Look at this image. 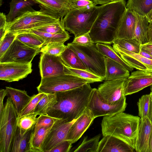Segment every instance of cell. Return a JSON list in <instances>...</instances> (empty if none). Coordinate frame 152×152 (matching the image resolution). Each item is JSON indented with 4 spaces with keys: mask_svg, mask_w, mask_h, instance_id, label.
<instances>
[{
    "mask_svg": "<svg viewBox=\"0 0 152 152\" xmlns=\"http://www.w3.org/2000/svg\"><path fill=\"white\" fill-rule=\"evenodd\" d=\"M117 0H110V1H114Z\"/></svg>",
    "mask_w": 152,
    "mask_h": 152,
    "instance_id": "60",
    "label": "cell"
},
{
    "mask_svg": "<svg viewBox=\"0 0 152 152\" xmlns=\"http://www.w3.org/2000/svg\"><path fill=\"white\" fill-rule=\"evenodd\" d=\"M148 118L152 124V100L151 99Z\"/></svg>",
    "mask_w": 152,
    "mask_h": 152,
    "instance_id": "51",
    "label": "cell"
},
{
    "mask_svg": "<svg viewBox=\"0 0 152 152\" xmlns=\"http://www.w3.org/2000/svg\"><path fill=\"white\" fill-rule=\"evenodd\" d=\"M149 152H152V130L149 140Z\"/></svg>",
    "mask_w": 152,
    "mask_h": 152,
    "instance_id": "55",
    "label": "cell"
},
{
    "mask_svg": "<svg viewBox=\"0 0 152 152\" xmlns=\"http://www.w3.org/2000/svg\"><path fill=\"white\" fill-rule=\"evenodd\" d=\"M126 98L114 105H110L104 101L100 97L97 89H92L87 108L95 118L110 115L124 112L127 106Z\"/></svg>",
    "mask_w": 152,
    "mask_h": 152,
    "instance_id": "10",
    "label": "cell"
},
{
    "mask_svg": "<svg viewBox=\"0 0 152 152\" xmlns=\"http://www.w3.org/2000/svg\"><path fill=\"white\" fill-rule=\"evenodd\" d=\"M100 10V6L90 8L73 9L61 20L65 30L73 34L75 37L89 32Z\"/></svg>",
    "mask_w": 152,
    "mask_h": 152,
    "instance_id": "4",
    "label": "cell"
},
{
    "mask_svg": "<svg viewBox=\"0 0 152 152\" xmlns=\"http://www.w3.org/2000/svg\"><path fill=\"white\" fill-rule=\"evenodd\" d=\"M135 150L125 142L113 136L107 135L99 142L97 152H133Z\"/></svg>",
    "mask_w": 152,
    "mask_h": 152,
    "instance_id": "19",
    "label": "cell"
},
{
    "mask_svg": "<svg viewBox=\"0 0 152 152\" xmlns=\"http://www.w3.org/2000/svg\"><path fill=\"white\" fill-rule=\"evenodd\" d=\"M72 42L84 46H90L94 44L89 32L75 37Z\"/></svg>",
    "mask_w": 152,
    "mask_h": 152,
    "instance_id": "44",
    "label": "cell"
},
{
    "mask_svg": "<svg viewBox=\"0 0 152 152\" xmlns=\"http://www.w3.org/2000/svg\"><path fill=\"white\" fill-rule=\"evenodd\" d=\"M90 83L70 90L55 93L56 102L47 115L70 122L77 119L87 107L92 90Z\"/></svg>",
    "mask_w": 152,
    "mask_h": 152,
    "instance_id": "2",
    "label": "cell"
},
{
    "mask_svg": "<svg viewBox=\"0 0 152 152\" xmlns=\"http://www.w3.org/2000/svg\"><path fill=\"white\" fill-rule=\"evenodd\" d=\"M76 119L68 122L58 119L45 137L42 147V152H48L60 142L66 140L69 130Z\"/></svg>",
    "mask_w": 152,
    "mask_h": 152,
    "instance_id": "12",
    "label": "cell"
},
{
    "mask_svg": "<svg viewBox=\"0 0 152 152\" xmlns=\"http://www.w3.org/2000/svg\"><path fill=\"white\" fill-rule=\"evenodd\" d=\"M36 4L34 0H11L10 10L6 15L7 23L26 12L35 11L32 7Z\"/></svg>",
    "mask_w": 152,
    "mask_h": 152,
    "instance_id": "22",
    "label": "cell"
},
{
    "mask_svg": "<svg viewBox=\"0 0 152 152\" xmlns=\"http://www.w3.org/2000/svg\"><path fill=\"white\" fill-rule=\"evenodd\" d=\"M152 84V72L137 70L132 72L126 79L125 95L137 93Z\"/></svg>",
    "mask_w": 152,
    "mask_h": 152,
    "instance_id": "15",
    "label": "cell"
},
{
    "mask_svg": "<svg viewBox=\"0 0 152 152\" xmlns=\"http://www.w3.org/2000/svg\"><path fill=\"white\" fill-rule=\"evenodd\" d=\"M96 45L98 50L105 57L121 64L129 72H132L134 68L128 64L111 46L101 43H97Z\"/></svg>",
    "mask_w": 152,
    "mask_h": 152,
    "instance_id": "30",
    "label": "cell"
},
{
    "mask_svg": "<svg viewBox=\"0 0 152 152\" xmlns=\"http://www.w3.org/2000/svg\"><path fill=\"white\" fill-rule=\"evenodd\" d=\"M65 65L59 56L42 53L39 67L41 78L66 74Z\"/></svg>",
    "mask_w": 152,
    "mask_h": 152,
    "instance_id": "14",
    "label": "cell"
},
{
    "mask_svg": "<svg viewBox=\"0 0 152 152\" xmlns=\"http://www.w3.org/2000/svg\"><path fill=\"white\" fill-rule=\"evenodd\" d=\"M67 45L76 53L88 71L103 80L106 74L105 57L98 50L96 44L84 46L72 42Z\"/></svg>",
    "mask_w": 152,
    "mask_h": 152,
    "instance_id": "7",
    "label": "cell"
},
{
    "mask_svg": "<svg viewBox=\"0 0 152 152\" xmlns=\"http://www.w3.org/2000/svg\"><path fill=\"white\" fill-rule=\"evenodd\" d=\"M60 19L41 10L29 12L17 17L12 22L7 23V31L17 34L56 23Z\"/></svg>",
    "mask_w": 152,
    "mask_h": 152,
    "instance_id": "5",
    "label": "cell"
},
{
    "mask_svg": "<svg viewBox=\"0 0 152 152\" xmlns=\"http://www.w3.org/2000/svg\"><path fill=\"white\" fill-rule=\"evenodd\" d=\"M7 22L6 15L3 12L0 13V29L6 30Z\"/></svg>",
    "mask_w": 152,
    "mask_h": 152,
    "instance_id": "47",
    "label": "cell"
},
{
    "mask_svg": "<svg viewBox=\"0 0 152 152\" xmlns=\"http://www.w3.org/2000/svg\"><path fill=\"white\" fill-rule=\"evenodd\" d=\"M2 0H0V5L1 6V5L2 4Z\"/></svg>",
    "mask_w": 152,
    "mask_h": 152,
    "instance_id": "59",
    "label": "cell"
},
{
    "mask_svg": "<svg viewBox=\"0 0 152 152\" xmlns=\"http://www.w3.org/2000/svg\"><path fill=\"white\" fill-rule=\"evenodd\" d=\"M71 3L72 9L90 8L96 5L90 0H72Z\"/></svg>",
    "mask_w": 152,
    "mask_h": 152,
    "instance_id": "45",
    "label": "cell"
},
{
    "mask_svg": "<svg viewBox=\"0 0 152 152\" xmlns=\"http://www.w3.org/2000/svg\"><path fill=\"white\" fill-rule=\"evenodd\" d=\"M136 17V22L133 38L141 44L148 42V21L145 16L139 15L134 12Z\"/></svg>",
    "mask_w": 152,
    "mask_h": 152,
    "instance_id": "26",
    "label": "cell"
},
{
    "mask_svg": "<svg viewBox=\"0 0 152 152\" xmlns=\"http://www.w3.org/2000/svg\"><path fill=\"white\" fill-rule=\"evenodd\" d=\"M113 46L115 51L132 67L152 72V59L122 48L114 44Z\"/></svg>",
    "mask_w": 152,
    "mask_h": 152,
    "instance_id": "16",
    "label": "cell"
},
{
    "mask_svg": "<svg viewBox=\"0 0 152 152\" xmlns=\"http://www.w3.org/2000/svg\"><path fill=\"white\" fill-rule=\"evenodd\" d=\"M34 128L22 135L17 126L12 139L10 152H28L29 141Z\"/></svg>",
    "mask_w": 152,
    "mask_h": 152,
    "instance_id": "25",
    "label": "cell"
},
{
    "mask_svg": "<svg viewBox=\"0 0 152 152\" xmlns=\"http://www.w3.org/2000/svg\"><path fill=\"white\" fill-rule=\"evenodd\" d=\"M139 54L145 57L152 59V56L145 52L140 50Z\"/></svg>",
    "mask_w": 152,
    "mask_h": 152,
    "instance_id": "53",
    "label": "cell"
},
{
    "mask_svg": "<svg viewBox=\"0 0 152 152\" xmlns=\"http://www.w3.org/2000/svg\"><path fill=\"white\" fill-rule=\"evenodd\" d=\"M141 50L148 53L152 56V50L141 48Z\"/></svg>",
    "mask_w": 152,
    "mask_h": 152,
    "instance_id": "56",
    "label": "cell"
},
{
    "mask_svg": "<svg viewBox=\"0 0 152 152\" xmlns=\"http://www.w3.org/2000/svg\"><path fill=\"white\" fill-rule=\"evenodd\" d=\"M145 49L152 50V42H148L141 45V49Z\"/></svg>",
    "mask_w": 152,
    "mask_h": 152,
    "instance_id": "52",
    "label": "cell"
},
{
    "mask_svg": "<svg viewBox=\"0 0 152 152\" xmlns=\"http://www.w3.org/2000/svg\"><path fill=\"white\" fill-rule=\"evenodd\" d=\"M65 74L74 75L86 79L91 83L101 82L103 80L101 77L87 70L71 68L66 66Z\"/></svg>",
    "mask_w": 152,
    "mask_h": 152,
    "instance_id": "36",
    "label": "cell"
},
{
    "mask_svg": "<svg viewBox=\"0 0 152 152\" xmlns=\"http://www.w3.org/2000/svg\"><path fill=\"white\" fill-rule=\"evenodd\" d=\"M113 43L127 50L139 53L141 50V44L134 39H116Z\"/></svg>",
    "mask_w": 152,
    "mask_h": 152,
    "instance_id": "37",
    "label": "cell"
},
{
    "mask_svg": "<svg viewBox=\"0 0 152 152\" xmlns=\"http://www.w3.org/2000/svg\"><path fill=\"white\" fill-rule=\"evenodd\" d=\"M149 23H152V9L146 16Z\"/></svg>",
    "mask_w": 152,
    "mask_h": 152,
    "instance_id": "54",
    "label": "cell"
},
{
    "mask_svg": "<svg viewBox=\"0 0 152 152\" xmlns=\"http://www.w3.org/2000/svg\"><path fill=\"white\" fill-rule=\"evenodd\" d=\"M7 95L9 96L15 108L18 116L31 98L25 90L6 87Z\"/></svg>",
    "mask_w": 152,
    "mask_h": 152,
    "instance_id": "24",
    "label": "cell"
},
{
    "mask_svg": "<svg viewBox=\"0 0 152 152\" xmlns=\"http://www.w3.org/2000/svg\"><path fill=\"white\" fill-rule=\"evenodd\" d=\"M136 20L134 12L127 9L118 30L116 39L133 38Z\"/></svg>",
    "mask_w": 152,
    "mask_h": 152,
    "instance_id": "21",
    "label": "cell"
},
{
    "mask_svg": "<svg viewBox=\"0 0 152 152\" xmlns=\"http://www.w3.org/2000/svg\"><path fill=\"white\" fill-rule=\"evenodd\" d=\"M34 30L51 34H57L65 30L62 24L61 20H60L56 23Z\"/></svg>",
    "mask_w": 152,
    "mask_h": 152,
    "instance_id": "43",
    "label": "cell"
},
{
    "mask_svg": "<svg viewBox=\"0 0 152 152\" xmlns=\"http://www.w3.org/2000/svg\"><path fill=\"white\" fill-rule=\"evenodd\" d=\"M26 32L34 33L41 37L45 41L43 46L51 42H60L64 43L70 37L69 33L65 30L57 34L44 32L36 30H31L24 33Z\"/></svg>",
    "mask_w": 152,
    "mask_h": 152,
    "instance_id": "32",
    "label": "cell"
},
{
    "mask_svg": "<svg viewBox=\"0 0 152 152\" xmlns=\"http://www.w3.org/2000/svg\"><path fill=\"white\" fill-rule=\"evenodd\" d=\"M126 7L140 15L146 16L152 9V0H128Z\"/></svg>",
    "mask_w": 152,
    "mask_h": 152,
    "instance_id": "29",
    "label": "cell"
},
{
    "mask_svg": "<svg viewBox=\"0 0 152 152\" xmlns=\"http://www.w3.org/2000/svg\"><path fill=\"white\" fill-rule=\"evenodd\" d=\"M32 63H0V79L7 82L18 81L32 72Z\"/></svg>",
    "mask_w": 152,
    "mask_h": 152,
    "instance_id": "13",
    "label": "cell"
},
{
    "mask_svg": "<svg viewBox=\"0 0 152 152\" xmlns=\"http://www.w3.org/2000/svg\"><path fill=\"white\" fill-rule=\"evenodd\" d=\"M140 119L124 112L104 116L101 123L102 135L118 138L135 150Z\"/></svg>",
    "mask_w": 152,
    "mask_h": 152,
    "instance_id": "3",
    "label": "cell"
},
{
    "mask_svg": "<svg viewBox=\"0 0 152 152\" xmlns=\"http://www.w3.org/2000/svg\"><path fill=\"white\" fill-rule=\"evenodd\" d=\"M105 76L103 80H110L127 78L129 71L119 63L105 57Z\"/></svg>",
    "mask_w": 152,
    "mask_h": 152,
    "instance_id": "23",
    "label": "cell"
},
{
    "mask_svg": "<svg viewBox=\"0 0 152 152\" xmlns=\"http://www.w3.org/2000/svg\"><path fill=\"white\" fill-rule=\"evenodd\" d=\"M151 24H152V23H151Z\"/></svg>",
    "mask_w": 152,
    "mask_h": 152,
    "instance_id": "61",
    "label": "cell"
},
{
    "mask_svg": "<svg viewBox=\"0 0 152 152\" xmlns=\"http://www.w3.org/2000/svg\"><path fill=\"white\" fill-rule=\"evenodd\" d=\"M40 10L62 19L72 9V0H34Z\"/></svg>",
    "mask_w": 152,
    "mask_h": 152,
    "instance_id": "18",
    "label": "cell"
},
{
    "mask_svg": "<svg viewBox=\"0 0 152 152\" xmlns=\"http://www.w3.org/2000/svg\"><path fill=\"white\" fill-rule=\"evenodd\" d=\"M66 47L64 43L60 42H51L41 48L42 53L59 56L64 51Z\"/></svg>",
    "mask_w": 152,
    "mask_h": 152,
    "instance_id": "38",
    "label": "cell"
},
{
    "mask_svg": "<svg viewBox=\"0 0 152 152\" xmlns=\"http://www.w3.org/2000/svg\"><path fill=\"white\" fill-rule=\"evenodd\" d=\"M152 124L148 117L140 118L135 150L137 152H149V142Z\"/></svg>",
    "mask_w": 152,
    "mask_h": 152,
    "instance_id": "20",
    "label": "cell"
},
{
    "mask_svg": "<svg viewBox=\"0 0 152 152\" xmlns=\"http://www.w3.org/2000/svg\"><path fill=\"white\" fill-rule=\"evenodd\" d=\"M41 48H32L16 38L0 57V63L15 62L30 64L34 57L41 52Z\"/></svg>",
    "mask_w": 152,
    "mask_h": 152,
    "instance_id": "9",
    "label": "cell"
},
{
    "mask_svg": "<svg viewBox=\"0 0 152 152\" xmlns=\"http://www.w3.org/2000/svg\"><path fill=\"white\" fill-rule=\"evenodd\" d=\"M94 3V4L96 5L97 4H99L103 5L110 1V0H91Z\"/></svg>",
    "mask_w": 152,
    "mask_h": 152,
    "instance_id": "50",
    "label": "cell"
},
{
    "mask_svg": "<svg viewBox=\"0 0 152 152\" xmlns=\"http://www.w3.org/2000/svg\"><path fill=\"white\" fill-rule=\"evenodd\" d=\"M51 128L42 127L35 132L33 131L29 141L28 152H42L43 143Z\"/></svg>",
    "mask_w": 152,
    "mask_h": 152,
    "instance_id": "28",
    "label": "cell"
},
{
    "mask_svg": "<svg viewBox=\"0 0 152 152\" xmlns=\"http://www.w3.org/2000/svg\"><path fill=\"white\" fill-rule=\"evenodd\" d=\"M127 78L105 80L99 85L97 90L102 99L110 105H114L126 98L125 95Z\"/></svg>",
    "mask_w": 152,
    "mask_h": 152,
    "instance_id": "11",
    "label": "cell"
},
{
    "mask_svg": "<svg viewBox=\"0 0 152 152\" xmlns=\"http://www.w3.org/2000/svg\"><path fill=\"white\" fill-rule=\"evenodd\" d=\"M17 35L13 32L7 31L3 38L0 40V57L9 48L16 38Z\"/></svg>",
    "mask_w": 152,
    "mask_h": 152,
    "instance_id": "42",
    "label": "cell"
},
{
    "mask_svg": "<svg viewBox=\"0 0 152 152\" xmlns=\"http://www.w3.org/2000/svg\"><path fill=\"white\" fill-rule=\"evenodd\" d=\"M91 82L71 75L63 74L41 78L37 87L38 93H55L75 88Z\"/></svg>",
    "mask_w": 152,
    "mask_h": 152,
    "instance_id": "8",
    "label": "cell"
},
{
    "mask_svg": "<svg viewBox=\"0 0 152 152\" xmlns=\"http://www.w3.org/2000/svg\"><path fill=\"white\" fill-rule=\"evenodd\" d=\"M7 95L6 90L4 89L0 90V113H1L4 107L3 101L5 96Z\"/></svg>",
    "mask_w": 152,
    "mask_h": 152,
    "instance_id": "48",
    "label": "cell"
},
{
    "mask_svg": "<svg viewBox=\"0 0 152 152\" xmlns=\"http://www.w3.org/2000/svg\"><path fill=\"white\" fill-rule=\"evenodd\" d=\"M72 143L66 140L60 142L48 152H69L72 146Z\"/></svg>",
    "mask_w": 152,
    "mask_h": 152,
    "instance_id": "46",
    "label": "cell"
},
{
    "mask_svg": "<svg viewBox=\"0 0 152 152\" xmlns=\"http://www.w3.org/2000/svg\"><path fill=\"white\" fill-rule=\"evenodd\" d=\"M44 94V93H40L31 96L18 116V118L28 114L34 113L36 106Z\"/></svg>",
    "mask_w": 152,
    "mask_h": 152,
    "instance_id": "39",
    "label": "cell"
},
{
    "mask_svg": "<svg viewBox=\"0 0 152 152\" xmlns=\"http://www.w3.org/2000/svg\"><path fill=\"white\" fill-rule=\"evenodd\" d=\"M148 42H152V24L149 23L148 28Z\"/></svg>",
    "mask_w": 152,
    "mask_h": 152,
    "instance_id": "49",
    "label": "cell"
},
{
    "mask_svg": "<svg viewBox=\"0 0 152 152\" xmlns=\"http://www.w3.org/2000/svg\"><path fill=\"white\" fill-rule=\"evenodd\" d=\"M18 115L8 97L0 113V152H10L12 139L17 127Z\"/></svg>",
    "mask_w": 152,
    "mask_h": 152,
    "instance_id": "6",
    "label": "cell"
},
{
    "mask_svg": "<svg viewBox=\"0 0 152 152\" xmlns=\"http://www.w3.org/2000/svg\"><path fill=\"white\" fill-rule=\"evenodd\" d=\"M100 134H99L89 140L85 137L80 145L74 150V152H97Z\"/></svg>",
    "mask_w": 152,
    "mask_h": 152,
    "instance_id": "35",
    "label": "cell"
},
{
    "mask_svg": "<svg viewBox=\"0 0 152 152\" xmlns=\"http://www.w3.org/2000/svg\"><path fill=\"white\" fill-rule=\"evenodd\" d=\"M16 38L32 48H41L45 42L44 40L41 37L33 33L26 32L18 34Z\"/></svg>",
    "mask_w": 152,
    "mask_h": 152,
    "instance_id": "33",
    "label": "cell"
},
{
    "mask_svg": "<svg viewBox=\"0 0 152 152\" xmlns=\"http://www.w3.org/2000/svg\"><path fill=\"white\" fill-rule=\"evenodd\" d=\"M59 57L63 63L68 67L87 70L78 55L67 45L65 50Z\"/></svg>",
    "mask_w": 152,
    "mask_h": 152,
    "instance_id": "27",
    "label": "cell"
},
{
    "mask_svg": "<svg viewBox=\"0 0 152 152\" xmlns=\"http://www.w3.org/2000/svg\"><path fill=\"white\" fill-rule=\"evenodd\" d=\"M149 94L150 96V98L152 100V93L151 92Z\"/></svg>",
    "mask_w": 152,
    "mask_h": 152,
    "instance_id": "57",
    "label": "cell"
},
{
    "mask_svg": "<svg viewBox=\"0 0 152 152\" xmlns=\"http://www.w3.org/2000/svg\"><path fill=\"white\" fill-rule=\"evenodd\" d=\"M59 119L54 118L47 115L41 114L38 117L37 122L33 130L34 132L37 131L42 127L50 128L52 127L55 123Z\"/></svg>",
    "mask_w": 152,
    "mask_h": 152,
    "instance_id": "41",
    "label": "cell"
},
{
    "mask_svg": "<svg viewBox=\"0 0 152 152\" xmlns=\"http://www.w3.org/2000/svg\"><path fill=\"white\" fill-rule=\"evenodd\" d=\"M39 114L36 113L28 114L18 118L17 126L20 134L23 135L27 132L34 128Z\"/></svg>",
    "mask_w": 152,
    "mask_h": 152,
    "instance_id": "31",
    "label": "cell"
},
{
    "mask_svg": "<svg viewBox=\"0 0 152 152\" xmlns=\"http://www.w3.org/2000/svg\"><path fill=\"white\" fill-rule=\"evenodd\" d=\"M126 10L125 0L110 1L100 6L99 12L89 32L94 43H113Z\"/></svg>",
    "mask_w": 152,
    "mask_h": 152,
    "instance_id": "1",
    "label": "cell"
},
{
    "mask_svg": "<svg viewBox=\"0 0 152 152\" xmlns=\"http://www.w3.org/2000/svg\"><path fill=\"white\" fill-rule=\"evenodd\" d=\"M150 94L142 96L137 102L138 115L140 118L148 117L150 102Z\"/></svg>",
    "mask_w": 152,
    "mask_h": 152,
    "instance_id": "40",
    "label": "cell"
},
{
    "mask_svg": "<svg viewBox=\"0 0 152 152\" xmlns=\"http://www.w3.org/2000/svg\"><path fill=\"white\" fill-rule=\"evenodd\" d=\"M150 90H151V92L152 93V84L150 86Z\"/></svg>",
    "mask_w": 152,
    "mask_h": 152,
    "instance_id": "58",
    "label": "cell"
},
{
    "mask_svg": "<svg viewBox=\"0 0 152 152\" xmlns=\"http://www.w3.org/2000/svg\"><path fill=\"white\" fill-rule=\"evenodd\" d=\"M95 118L87 108L84 113L76 119L70 127L66 140L73 144L82 136L93 123Z\"/></svg>",
    "mask_w": 152,
    "mask_h": 152,
    "instance_id": "17",
    "label": "cell"
},
{
    "mask_svg": "<svg viewBox=\"0 0 152 152\" xmlns=\"http://www.w3.org/2000/svg\"><path fill=\"white\" fill-rule=\"evenodd\" d=\"M56 102V96L55 93L45 94L36 106L34 112L41 114L47 115L49 109Z\"/></svg>",
    "mask_w": 152,
    "mask_h": 152,
    "instance_id": "34",
    "label": "cell"
}]
</instances>
